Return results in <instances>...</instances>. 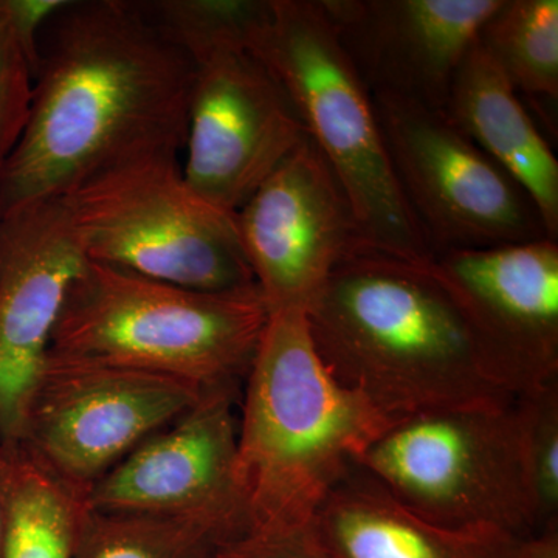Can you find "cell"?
<instances>
[{
    "instance_id": "cell-4",
    "label": "cell",
    "mask_w": 558,
    "mask_h": 558,
    "mask_svg": "<svg viewBox=\"0 0 558 558\" xmlns=\"http://www.w3.org/2000/svg\"><path fill=\"white\" fill-rule=\"evenodd\" d=\"M269 317L258 288L202 292L87 263L69 290L50 351L207 391L245 379Z\"/></svg>"
},
{
    "instance_id": "cell-6",
    "label": "cell",
    "mask_w": 558,
    "mask_h": 558,
    "mask_svg": "<svg viewBox=\"0 0 558 558\" xmlns=\"http://www.w3.org/2000/svg\"><path fill=\"white\" fill-rule=\"evenodd\" d=\"M61 199L89 263L202 292L258 288L234 213L191 189L179 153L123 161Z\"/></svg>"
},
{
    "instance_id": "cell-8",
    "label": "cell",
    "mask_w": 558,
    "mask_h": 558,
    "mask_svg": "<svg viewBox=\"0 0 558 558\" xmlns=\"http://www.w3.org/2000/svg\"><path fill=\"white\" fill-rule=\"evenodd\" d=\"M515 402L399 418L371 442L359 468L440 526L534 537Z\"/></svg>"
},
{
    "instance_id": "cell-3",
    "label": "cell",
    "mask_w": 558,
    "mask_h": 558,
    "mask_svg": "<svg viewBox=\"0 0 558 558\" xmlns=\"http://www.w3.org/2000/svg\"><path fill=\"white\" fill-rule=\"evenodd\" d=\"M244 380L234 457L242 535L307 531L396 421L330 376L301 310L270 312Z\"/></svg>"
},
{
    "instance_id": "cell-26",
    "label": "cell",
    "mask_w": 558,
    "mask_h": 558,
    "mask_svg": "<svg viewBox=\"0 0 558 558\" xmlns=\"http://www.w3.org/2000/svg\"><path fill=\"white\" fill-rule=\"evenodd\" d=\"M3 550V515H2V505H0V558H2Z\"/></svg>"
},
{
    "instance_id": "cell-19",
    "label": "cell",
    "mask_w": 558,
    "mask_h": 558,
    "mask_svg": "<svg viewBox=\"0 0 558 558\" xmlns=\"http://www.w3.org/2000/svg\"><path fill=\"white\" fill-rule=\"evenodd\" d=\"M535 121L557 138L558 0H502L478 33Z\"/></svg>"
},
{
    "instance_id": "cell-23",
    "label": "cell",
    "mask_w": 558,
    "mask_h": 558,
    "mask_svg": "<svg viewBox=\"0 0 558 558\" xmlns=\"http://www.w3.org/2000/svg\"><path fill=\"white\" fill-rule=\"evenodd\" d=\"M213 558H328L311 529L278 537L242 535L220 546Z\"/></svg>"
},
{
    "instance_id": "cell-2",
    "label": "cell",
    "mask_w": 558,
    "mask_h": 558,
    "mask_svg": "<svg viewBox=\"0 0 558 558\" xmlns=\"http://www.w3.org/2000/svg\"><path fill=\"white\" fill-rule=\"evenodd\" d=\"M429 260L368 244L341 260L304 311L323 365L392 421L513 402Z\"/></svg>"
},
{
    "instance_id": "cell-10",
    "label": "cell",
    "mask_w": 558,
    "mask_h": 558,
    "mask_svg": "<svg viewBox=\"0 0 558 558\" xmlns=\"http://www.w3.org/2000/svg\"><path fill=\"white\" fill-rule=\"evenodd\" d=\"M204 392L165 374L50 351L21 442L62 478L89 492L140 444L193 409Z\"/></svg>"
},
{
    "instance_id": "cell-14",
    "label": "cell",
    "mask_w": 558,
    "mask_h": 558,
    "mask_svg": "<svg viewBox=\"0 0 558 558\" xmlns=\"http://www.w3.org/2000/svg\"><path fill=\"white\" fill-rule=\"evenodd\" d=\"M87 263L62 199L0 219V442L22 439L62 307Z\"/></svg>"
},
{
    "instance_id": "cell-9",
    "label": "cell",
    "mask_w": 558,
    "mask_h": 558,
    "mask_svg": "<svg viewBox=\"0 0 558 558\" xmlns=\"http://www.w3.org/2000/svg\"><path fill=\"white\" fill-rule=\"evenodd\" d=\"M373 101L399 189L433 256L548 238L531 197L444 110Z\"/></svg>"
},
{
    "instance_id": "cell-5",
    "label": "cell",
    "mask_w": 558,
    "mask_h": 558,
    "mask_svg": "<svg viewBox=\"0 0 558 558\" xmlns=\"http://www.w3.org/2000/svg\"><path fill=\"white\" fill-rule=\"evenodd\" d=\"M248 47L288 90L371 247L433 259L389 161L373 95L319 0H269Z\"/></svg>"
},
{
    "instance_id": "cell-16",
    "label": "cell",
    "mask_w": 558,
    "mask_h": 558,
    "mask_svg": "<svg viewBox=\"0 0 558 558\" xmlns=\"http://www.w3.org/2000/svg\"><path fill=\"white\" fill-rule=\"evenodd\" d=\"M311 532L328 558H517L524 542L422 519L359 465L330 492Z\"/></svg>"
},
{
    "instance_id": "cell-13",
    "label": "cell",
    "mask_w": 558,
    "mask_h": 558,
    "mask_svg": "<svg viewBox=\"0 0 558 558\" xmlns=\"http://www.w3.org/2000/svg\"><path fill=\"white\" fill-rule=\"evenodd\" d=\"M238 392L240 385L207 389L193 409L140 444L89 488V508L207 521L229 542L240 538Z\"/></svg>"
},
{
    "instance_id": "cell-21",
    "label": "cell",
    "mask_w": 558,
    "mask_h": 558,
    "mask_svg": "<svg viewBox=\"0 0 558 558\" xmlns=\"http://www.w3.org/2000/svg\"><path fill=\"white\" fill-rule=\"evenodd\" d=\"M521 459L538 531L558 526V381L519 396Z\"/></svg>"
},
{
    "instance_id": "cell-7",
    "label": "cell",
    "mask_w": 558,
    "mask_h": 558,
    "mask_svg": "<svg viewBox=\"0 0 558 558\" xmlns=\"http://www.w3.org/2000/svg\"><path fill=\"white\" fill-rule=\"evenodd\" d=\"M148 7L193 64L183 175L209 204L236 213L306 137L303 120L240 33L174 3Z\"/></svg>"
},
{
    "instance_id": "cell-17",
    "label": "cell",
    "mask_w": 558,
    "mask_h": 558,
    "mask_svg": "<svg viewBox=\"0 0 558 558\" xmlns=\"http://www.w3.org/2000/svg\"><path fill=\"white\" fill-rule=\"evenodd\" d=\"M451 123L534 202L558 242V160L512 84L476 39L457 70L446 109Z\"/></svg>"
},
{
    "instance_id": "cell-22",
    "label": "cell",
    "mask_w": 558,
    "mask_h": 558,
    "mask_svg": "<svg viewBox=\"0 0 558 558\" xmlns=\"http://www.w3.org/2000/svg\"><path fill=\"white\" fill-rule=\"evenodd\" d=\"M32 62L0 9V170L24 134L33 100Z\"/></svg>"
},
{
    "instance_id": "cell-18",
    "label": "cell",
    "mask_w": 558,
    "mask_h": 558,
    "mask_svg": "<svg viewBox=\"0 0 558 558\" xmlns=\"http://www.w3.org/2000/svg\"><path fill=\"white\" fill-rule=\"evenodd\" d=\"M2 558H75L87 492L62 478L24 442H0Z\"/></svg>"
},
{
    "instance_id": "cell-20",
    "label": "cell",
    "mask_w": 558,
    "mask_h": 558,
    "mask_svg": "<svg viewBox=\"0 0 558 558\" xmlns=\"http://www.w3.org/2000/svg\"><path fill=\"white\" fill-rule=\"evenodd\" d=\"M227 542L207 521L89 509L75 558H213Z\"/></svg>"
},
{
    "instance_id": "cell-1",
    "label": "cell",
    "mask_w": 558,
    "mask_h": 558,
    "mask_svg": "<svg viewBox=\"0 0 558 558\" xmlns=\"http://www.w3.org/2000/svg\"><path fill=\"white\" fill-rule=\"evenodd\" d=\"M193 64L146 0H69L40 35L27 126L0 170V219L100 172L185 148Z\"/></svg>"
},
{
    "instance_id": "cell-24",
    "label": "cell",
    "mask_w": 558,
    "mask_h": 558,
    "mask_svg": "<svg viewBox=\"0 0 558 558\" xmlns=\"http://www.w3.org/2000/svg\"><path fill=\"white\" fill-rule=\"evenodd\" d=\"M69 0H0V9L9 17L22 49L32 62L33 73L38 64L40 35Z\"/></svg>"
},
{
    "instance_id": "cell-15",
    "label": "cell",
    "mask_w": 558,
    "mask_h": 558,
    "mask_svg": "<svg viewBox=\"0 0 558 558\" xmlns=\"http://www.w3.org/2000/svg\"><path fill=\"white\" fill-rule=\"evenodd\" d=\"M502 0H319L371 95L444 110L484 22Z\"/></svg>"
},
{
    "instance_id": "cell-25",
    "label": "cell",
    "mask_w": 558,
    "mask_h": 558,
    "mask_svg": "<svg viewBox=\"0 0 558 558\" xmlns=\"http://www.w3.org/2000/svg\"><path fill=\"white\" fill-rule=\"evenodd\" d=\"M517 558H558V526L524 539Z\"/></svg>"
},
{
    "instance_id": "cell-12",
    "label": "cell",
    "mask_w": 558,
    "mask_h": 558,
    "mask_svg": "<svg viewBox=\"0 0 558 558\" xmlns=\"http://www.w3.org/2000/svg\"><path fill=\"white\" fill-rule=\"evenodd\" d=\"M234 219L270 312L306 311L330 271L366 245L347 193L310 135Z\"/></svg>"
},
{
    "instance_id": "cell-11",
    "label": "cell",
    "mask_w": 558,
    "mask_h": 558,
    "mask_svg": "<svg viewBox=\"0 0 558 558\" xmlns=\"http://www.w3.org/2000/svg\"><path fill=\"white\" fill-rule=\"evenodd\" d=\"M484 365L513 398L558 381V242L450 250L429 260Z\"/></svg>"
}]
</instances>
